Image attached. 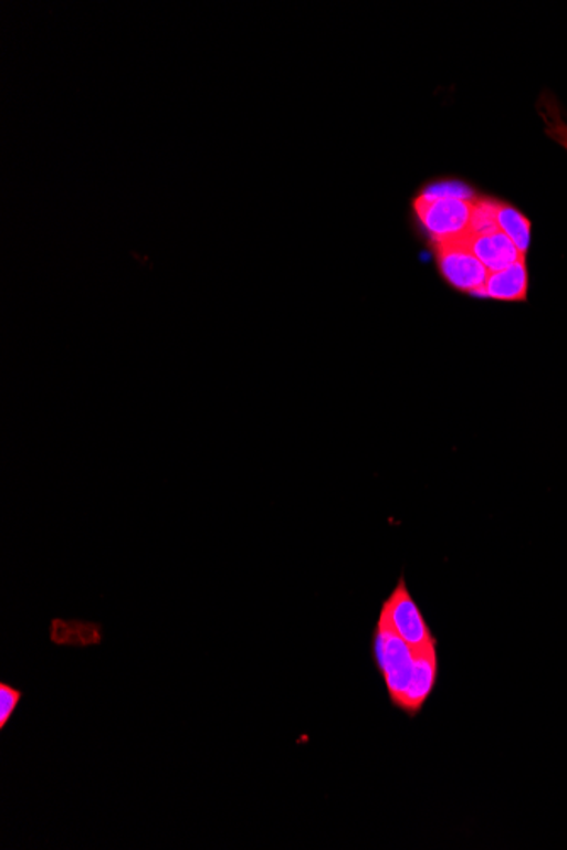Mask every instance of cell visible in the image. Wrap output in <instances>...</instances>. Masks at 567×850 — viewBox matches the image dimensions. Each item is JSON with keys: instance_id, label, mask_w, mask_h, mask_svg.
Here are the masks:
<instances>
[{"instance_id": "obj_2", "label": "cell", "mask_w": 567, "mask_h": 850, "mask_svg": "<svg viewBox=\"0 0 567 850\" xmlns=\"http://www.w3.org/2000/svg\"><path fill=\"white\" fill-rule=\"evenodd\" d=\"M379 618L388 623L396 636L407 642L411 649L420 650L424 647L437 646L435 637H433L429 623L414 602L413 596L408 591L405 577L398 580L395 591L386 599Z\"/></svg>"}, {"instance_id": "obj_9", "label": "cell", "mask_w": 567, "mask_h": 850, "mask_svg": "<svg viewBox=\"0 0 567 850\" xmlns=\"http://www.w3.org/2000/svg\"><path fill=\"white\" fill-rule=\"evenodd\" d=\"M496 209H498V202L476 198L472 206L471 221H469V237H484V234L500 231Z\"/></svg>"}, {"instance_id": "obj_6", "label": "cell", "mask_w": 567, "mask_h": 850, "mask_svg": "<svg viewBox=\"0 0 567 850\" xmlns=\"http://www.w3.org/2000/svg\"><path fill=\"white\" fill-rule=\"evenodd\" d=\"M469 249L481 260L490 272L505 271L513 263L524 260V253L502 231L484 237H465Z\"/></svg>"}, {"instance_id": "obj_3", "label": "cell", "mask_w": 567, "mask_h": 850, "mask_svg": "<svg viewBox=\"0 0 567 850\" xmlns=\"http://www.w3.org/2000/svg\"><path fill=\"white\" fill-rule=\"evenodd\" d=\"M465 237L433 243L437 265H439L440 274L452 287L462 291V293L480 294L481 296L490 271L469 249Z\"/></svg>"}, {"instance_id": "obj_8", "label": "cell", "mask_w": 567, "mask_h": 850, "mask_svg": "<svg viewBox=\"0 0 567 850\" xmlns=\"http://www.w3.org/2000/svg\"><path fill=\"white\" fill-rule=\"evenodd\" d=\"M496 221H498L500 231L515 243L519 252L527 255L528 249H531V221L522 212L516 211L512 206L503 204V202H498Z\"/></svg>"}, {"instance_id": "obj_10", "label": "cell", "mask_w": 567, "mask_h": 850, "mask_svg": "<svg viewBox=\"0 0 567 850\" xmlns=\"http://www.w3.org/2000/svg\"><path fill=\"white\" fill-rule=\"evenodd\" d=\"M420 198L427 199V201H435V199H461V201H474V190L471 187L465 186L462 182H440L435 186L427 187L421 192Z\"/></svg>"}, {"instance_id": "obj_11", "label": "cell", "mask_w": 567, "mask_h": 850, "mask_svg": "<svg viewBox=\"0 0 567 850\" xmlns=\"http://www.w3.org/2000/svg\"><path fill=\"white\" fill-rule=\"evenodd\" d=\"M21 697V691L6 683L0 684V728H6L9 720L14 715Z\"/></svg>"}, {"instance_id": "obj_5", "label": "cell", "mask_w": 567, "mask_h": 850, "mask_svg": "<svg viewBox=\"0 0 567 850\" xmlns=\"http://www.w3.org/2000/svg\"><path fill=\"white\" fill-rule=\"evenodd\" d=\"M437 679H439L437 646L417 650L411 683L398 709L407 715L417 716L423 710L424 703L432 696Z\"/></svg>"}, {"instance_id": "obj_4", "label": "cell", "mask_w": 567, "mask_h": 850, "mask_svg": "<svg viewBox=\"0 0 567 850\" xmlns=\"http://www.w3.org/2000/svg\"><path fill=\"white\" fill-rule=\"evenodd\" d=\"M474 201H461V199L427 201L418 196L414 201V212L427 233L432 237L433 243L458 240L468 234Z\"/></svg>"}, {"instance_id": "obj_7", "label": "cell", "mask_w": 567, "mask_h": 850, "mask_svg": "<svg viewBox=\"0 0 567 850\" xmlns=\"http://www.w3.org/2000/svg\"><path fill=\"white\" fill-rule=\"evenodd\" d=\"M528 291L527 263H513L505 271L490 272L481 296L496 301H525Z\"/></svg>"}, {"instance_id": "obj_1", "label": "cell", "mask_w": 567, "mask_h": 850, "mask_svg": "<svg viewBox=\"0 0 567 850\" xmlns=\"http://www.w3.org/2000/svg\"><path fill=\"white\" fill-rule=\"evenodd\" d=\"M374 661L385 679L389 700L398 709L413 675L417 650L399 639L388 623L379 618L374 631Z\"/></svg>"}]
</instances>
